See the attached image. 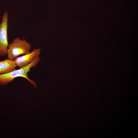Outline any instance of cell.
Wrapping results in <instances>:
<instances>
[{
	"instance_id": "obj_1",
	"label": "cell",
	"mask_w": 138,
	"mask_h": 138,
	"mask_svg": "<svg viewBox=\"0 0 138 138\" xmlns=\"http://www.w3.org/2000/svg\"><path fill=\"white\" fill-rule=\"evenodd\" d=\"M39 60V57H37L27 66L18 70L15 69L8 73L0 74V85H5L13 81L15 78L22 77L26 78L30 83L36 88V83L34 81L29 78L27 74L31 68L36 66Z\"/></svg>"
},
{
	"instance_id": "obj_2",
	"label": "cell",
	"mask_w": 138,
	"mask_h": 138,
	"mask_svg": "<svg viewBox=\"0 0 138 138\" xmlns=\"http://www.w3.org/2000/svg\"><path fill=\"white\" fill-rule=\"evenodd\" d=\"M31 49L30 44L26 40L15 38L9 44L7 50V59L14 60L20 55L30 53Z\"/></svg>"
},
{
	"instance_id": "obj_3",
	"label": "cell",
	"mask_w": 138,
	"mask_h": 138,
	"mask_svg": "<svg viewBox=\"0 0 138 138\" xmlns=\"http://www.w3.org/2000/svg\"><path fill=\"white\" fill-rule=\"evenodd\" d=\"M8 14L5 12L2 17L0 24V56L7 55L9 44L7 38Z\"/></svg>"
},
{
	"instance_id": "obj_4",
	"label": "cell",
	"mask_w": 138,
	"mask_h": 138,
	"mask_svg": "<svg viewBox=\"0 0 138 138\" xmlns=\"http://www.w3.org/2000/svg\"><path fill=\"white\" fill-rule=\"evenodd\" d=\"M40 50L39 49H35L29 53L17 57L14 60L15 64L20 68L27 66L32 62L35 58L39 56Z\"/></svg>"
},
{
	"instance_id": "obj_5",
	"label": "cell",
	"mask_w": 138,
	"mask_h": 138,
	"mask_svg": "<svg viewBox=\"0 0 138 138\" xmlns=\"http://www.w3.org/2000/svg\"><path fill=\"white\" fill-rule=\"evenodd\" d=\"M16 66L14 60L7 59L0 61V74L12 71L15 70Z\"/></svg>"
}]
</instances>
